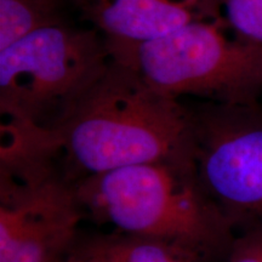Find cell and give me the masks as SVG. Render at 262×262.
I'll use <instances>...</instances> for the list:
<instances>
[{
	"label": "cell",
	"instance_id": "8",
	"mask_svg": "<svg viewBox=\"0 0 262 262\" xmlns=\"http://www.w3.org/2000/svg\"><path fill=\"white\" fill-rule=\"evenodd\" d=\"M73 248L93 262H202L175 245L118 231L78 238Z\"/></svg>",
	"mask_w": 262,
	"mask_h": 262
},
{
	"label": "cell",
	"instance_id": "2",
	"mask_svg": "<svg viewBox=\"0 0 262 262\" xmlns=\"http://www.w3.org/2000/svg\"><path fill=\"white\" fill-rule=\"evenodd\" d=\"M85 214L122 233L175 245L203 261L229 253L235 235L193 160L136 164L75 182Z\"/></svg>",
	"mask_w": 262,
	"mask_h": 262
},
{
	"label": "cell",
	"instance_id": "12",
	"mask_svg": "<svg viewBox=\"0 0 262 262\" xmlns=\"http://www.w3.org/2000/svg\"><path fill=\"white\" fill-rule=\"evenodd\" d=\"M57 262H93L90 261L89 258L85 257L83 254H80L79 251L75 250L74 248H72L66 256H63L61 260H58Z\"/></svg>",
	"mask_w": 262,
	"mask_h": 262
},
{
	"label": "cell",
	"instance_id": "4",
	"mask_svg": "<svg viewBox=\"0 0 262 262\" xmlns=\"http://www.w3.org/2000/svg\"><path fill=\"white\" fill-rule=\"evenodd\" d=\"M96 29L63 21L0 51V113L5 123L50 129L110 62ZM4 123V122H3Z\"/></svg>",
	"mask_w": 262,
	"mask_h": 262
},
{
	"label": "cell",
	"instance_id": "13",
	"mask_svg": "<svg viewBox=\"0 0 262 262\" xmlns=\"http://www.w3.org/2000/svg\"><path fill=\"white\" fill-rule=\"evenodd\" d=\"M40 2H45V3H49V4L61 6L62 3H63V0H40Z\"/></svg>",
	"mask_w": 262,
	"mask_h": 262
},
{
	"label": "cell",
	"instance_id": "7",
	"mask_svg": "<svg viewBox=\"0 0 262 262\" xmlns=\"http://www.w3.org/2000/svg\"><path fill=\"white\" fill-rule=\"evenodd\" d=\"M74 2L85 21L108 41L155 40L196 19H219L217 0Z\"/></svg>",
	"mask_w": 262,
	"mask_h": 262
},
{
	"label": "cell",
	"instance_id": "1",
	"mask_svg": "<svg viewBox=\"0 0 262 262\" xmlns=\"http://www.w3.org/2000/svg\"><path fill=\"white\" fill-rule=\"evenodd\" d=\"M42 136L73 183L136 164L193 160L189 106L112 58Z\"/></svg>",
	"mask_w": 262,
	"mask_h": 262
},
{
	"label": "cell",
	"instance_id": "11",
	"mask_svg": "<svg viewBox=\"0 0 262 262\" xmlns=\"http://www.w3.org/2000/svg\"><path fill=\"white\" fill-rule=\"evenodd\" d=\"M228 262H262V228L242 231L229 249Z\"/></svg>",
	"mask_w": 262,
	"mask_h": 262
},
{
	"label": "cell",
	"instance_id": "5",
	"mask_svg": "<svg viewBox=\"0 0 262 262\" xmlns=\"http://www.w3.org/2000/svg\"><path fill=\"white\" fill-rule=\"evenodd\" d=\"M85 211L75 183L50 149L28 141L0 146V262H57Z\"/></svg>",
	"mask_w": 262,
	"mask_h": 262
},
{
	"label": "cell",
	"instance_id": "10",
	"mask_svg": "<svg viewBox=\"0 0 262 262\" xmlns=\"http://www.w3.org/2000/svg\"><path fill=\"white\" fill-rule=\"evenodd\" d=\"M217 16L235 37L262 45V0H217Z\"/></svg>",
	"mask_w": 262,
	"mask_h": 262
},
{
	"label": "cell",
	"instance_id": "9",
	"mask_svg": "<svg viewBox=\"0 0 262 262\" xmlns=\"http://www.w3.org/2000/svg\"><path fill=\"white\" fill-rule=\"evenodd\" d=\"M60 8L40 0H0V51L38 29L62 22Z\"/></svg>",
	"mask_w": 262,
	"mask_h": 262
},
{
	"label": "cell",
	"instance_id": "3",
	"mask_svg": "<svg viewBox=\"0 0 262 262\" xmlns=\"http://www.w3.org/2000/svg\"><path fill=\"white\" fill-rule=\"evenodd\" d=\"M104 41L112 60L179 100L249 104L262 91V45L235 37L219 19H196L155 40Z\"/></svg>",
	"mask_w": 262,
	"mask_h": 262
},
{
	"label": "cell",
	"instance_id": "6",
	"mask_svg": "<svg viewBox=\"0 0 262 262\" xmlns=\"http://www.w3.org/2000/svg\"><path fill=\"white\" fill-rule=\"evenodd\" d=\"M191 108L192 156L203 187L234 232L262 228V110L257 102Z\"/></svg>",
	"mask_w": 262,
	"mask_h": 262
}]
</instances>
